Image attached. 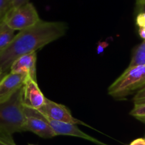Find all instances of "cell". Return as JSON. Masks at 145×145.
<instances>
[{
  "label": "cell",
  "mask_w": 145,
  "mask_h": 145,
  "mask_svg": "<svg viewBox=\"0 0 145 145\" xmlns=\"http://www.w3.org/2000/svg\"><path fill=\"white\" fill-rule=\"evenodd\" d=\"M46 98L38 86L37 80L27 75L23 86V103L25 108L38 110L44 104Z\"/></svg>",
  "instance_id": "cell-7"
},
{
  "label": "cell",
  "mask_w": 145,
  "mask_h": 145,
  "mask_svg": "<svg viewBox=\"0 0 145 145\" xmlns=\"http://www.w3.org/2000/svg\"><path fill=\"white\" fill-rule=\"evenodd\" d=\"M144 139H145V136H144Z\"/></svg>",
  "instance_id": "cell-24"
},
{
  "label": "cell",
  "mask_w": 145,
  "mask_h": 145,
  "mask_svg": "<svg viewBox=\"0 0 145 145\" xmlns=\"http://www.w3.org/2000/svg\"><path fill=\"white\" fill-rule=\"evenodd\" d=\"M135 105H141L145 103V86L137 91L133 98Z\"/></svg>",
  "instance_id": "cell-16"
},
{
  "label": "cell",
  "mask_w": 145,
  "mask_h": 145,
  "mask_svg": "<svg viewBox=\"0 0 145 145\" xmlns=\"http://www.w3.org/2000/svg\"><path fill=\"white\" fill-rule=\"evenodd\" d=\"M130 145H145V139L144 138H139L137 140H135L132 142Z\"/></svg>",
  "instance_id": "cell-20"
},
{
  "label": "cell",
  "mask_w": 145,
  "mask_h": 145,
  "mask_svg": "<svg viewBox=\"0 0 145 145\" xmlns=\"http://www.w3.org/2000/svg\"><path fill=\"white\" fill-rule=\"evenodd\" d=\"M29 2V0H11V9L21 7Z\"/></svg>",
  "instance_id": "cell-18"
},
{
  "label": "cell",
  "mask_w": 145,
  "mask_h": 145,
  "mask_svg": "<svg viewBox=\"0 0 145 145\" xmlns=\"http://www.w3.org/2000/svg\"><path fill=\"white\" fill-rule=\"evenodd\" d=\"M11 0H0V24L4 21L7 12L11 9Z\"/></svg>",
  "instance_id": "cell-15"
},
{
  "label": "cell",
  "mask_w": 145,
  "mask_h": 145,
  "mask_svg": "<svg viewBox=\"0 0 145 145\" xmlns=\"http://www.w3.org/2000/svg\"><path fill=\"white\" fill-rule=\"evenodd\" d=\"M28 74L10 72L0 81V103L7 101L24 84Z\"/></svg>",
  "instance_id": "cell-8"
},
{
  "label": "cell",
  "mask_w": 145,
  "mask_h": 145,
  "mask_svg": "<svg viewBox=\"0 0 145 145\" xmlns=\"http://www.w3.org/2000/svg\"><path fill=\"white\" fill-rule=\"evenodd\" d=\"M24 131H30L39 137L45 139L52 138L56 136L51 126L38 110L25 108Z\"/></svg>",
  "instance_id": "cell-5"
},
{
  "label": "cell",
  "mask_w": 145,
  "mask_h": 145,
  "mask_svg": "<svg viewBox=\"0 0 145 145\" xmlns=\"http://www.w3.org/2000/svg\"><path fill=\"white\" fill-rule=\"evenodd\" d=\"M130 114L145 124V103L141 105H135V107L130 111Z\"/></svg>",
  "instance_id": "cell-13"
},
{
  "label": "cell",
  "mask_w": 145,
  "mask_h": 145,
  "mask_svg": "<svg viewBox=\"0 0 145 145\" xmlns=\"http://www.w3.org/2000/svg\"><path fill=\"white\" fill-rule=\"evenodd\" d=\"M137 10L138 13H145V0H137Z\"/></svg>",
  "instance_id": "cell-19"
},
{
  "label": "cell",
  "mask_w": 145,
  "mask_h": 145,
  "mask_svg": "<svg viewBox=\"0 0 145 145\" xmlns=\"http://www.w3.org/2000/svg\"><path fill=\"white\" fill-rule=\"evenodd\" d=\"M6 74H7V73H4V72H3V71L1 70V69L0 68V81L1 80V79L4 77V75H5Z\"/></svg>",
  "instance_id": "cell-22"
},
{
  "label": "cell",
  "mask_w": 145,
  "mask_h": 145,
  "mask_svg": "<svg viewBox=\"0 0 145 145\" xmlns=\"http://www.w3.org/2000/svg\"><path fill=\"white\" fill-rule=\"evenodd\" d=\"M38 111L48 120L72 124L85 125L80 120L74 118L71 112L65 106L55 103L46 98L44 104L40 108Z\"/></svg>",
  "instance_id": "cell-6"
},
{
  "label": "cell",
  "mask_w": 145,
  "mask_h": 145,
  "mask_svg": "<svg viewBox=\"0 0 145 145\" xmlns=\"http://www.w3.org/2000/svg\"><path fill=\"white\" fill-rule=\"evenodd\" d=\"M40 20L34 5L28 2L21 7L11 8L7 12L4 21L14 31H23L35 25Z\"/></svg>",
  "instance_id": "cell-4"
},
{
  "label": "cell",
  "mask_w": 145,
  "mask_h": 145,
  "mask_svg": "<svg viewBox=\"0 0 145 145\" xmlns=\"http://www.w3.org/2000/svg\"><path fill=\"white\" fill-rule=\"evenodd\" d=\"M139 34L143 40H145V28H140L139 29Z\"/></svg>",
  "instance_id": "cell-21"
},
{
  "label": "cell",
  "mask_w": 145,
  "mask_h": 145,
  "mask_svg": "<svg viewBox=\"0 0 145 145\" xmlns=\"http://www.w3.org/2000/svg\"><path fill=\"white\" fill-rule=\"evenodd\" d=\"M15 31L10 28L4 21L0 24V52L11 42L14 37Z\"/></svg>",
  "instance_id": "cell-11"
},
{
  "label": "cell",
  "mask_w": 145,
  "mask_h": 145,
  "mask_svg": "<svg viewBox=\"0 0 145 145\" xmlns=\"http://www.w3.org/2000/svg\"><path fill=\"white\" fill-rule=\"evenodd\" d=\"M29 145H34V144H29Z\"/></svg>",
  "instance_id": "cell-23"
},
{
  "label": "cell",
  "mask_w": 145,
  "mask_h": 145,
  "mask_svg": "<svg viewBox=\"0 0 145 145\" xmlns=\"http://www.w3.org/2000/svg\"><path fill=\"white\" fill-rule=\"evenodd\" d=\"M36 52L22 55L14 61L10 67V72L13 73H27L31 77L36 79Z\"/></svg>",
  "instance_id": "cell-10"
},
{
  "label": "cell",
  "mask_w": 145,
  "mask_h": 145,
  "mask_svg": "<svg viewBox=\"0 0 145 145\" xmlns=\"http://www.w3.org/2000/svg\"><path fill=\"white\" fill-rule=\"evenodd\" d=\"M23 86L7 101L0 103V130L10 134L24 131L25 113Z\"/></svg>",
  "instance_id": "cell-2"
},
{
  "label": "cell",
  "mask_w": 145,
  "mask_h": 145,
  "mask_svg": "<svg viewBox=\"0 0 145 145\" xmlns=\"http://www.w3.org/2000/svg\"><path fill=\"white\" fill-rule=\"evenodd\" d=\"M48 120V119H47ZM48 123L53 131L55 132L56 136L57 135H67L72 136V137H79V138L84 139L88 141L92 142L96 144L99 145H108L104 143L101 142L99 140H96L94 137L89 135L86 133H84L80 130L76 125L72 124V123H62V122L53 121V120H48Z\"/></svg>",
  "instance_id": "cell-9"
},
{
  "label": "cell",
  "mask_w": 145,
  "mask_h": 145,
  "mask_svg": "<svg viewBox=\"0 0 145 145\" xmlns=\"http://www.w3.org/2000/svg\"><path fill=\"white\" fill-rule=\"evenodd\" d=\"M138 65H145V40L134 50L128 67Z\"/></svg>",
  "instance_id": "cell-12"
},
{
  "label": "cell",
  "mask_w": 145,
  "mask_h": 145,
  "mask_svg": "<svg viewBox=\"0 0 145 145\" xmlns=\"http://www.w3.org/2000/svg\"><path fill=\"white\" fill-rule=\"evenodd\" d=\"M136 24L140 28H145V13H138L136 18Z\"/></svg>",
  "instance_id": "cell-17"
},
{
  "label": "cell",
  "mask_w": 145,
  "mask_h": 145,
  "mask_svg": "<svg viewBox=\"0 0 145 145\" xmlns=\"http://www.w3.org/2000/svg\"><path fill=\"white\" fill-rule=\"evenodd\" d=\"M67 25L61 21L40 20L35 25L20 31L0 52V68L7 73L14 61L22 55L36 52L66 33Z\"/></svg>",
  "instance_id": "cell-1"
},
{
  "label": "cell",
  "mask_w": 145,
  "mask_h": 145,
  "mask_svg": "<svg viewBox=\"0 0 145 145\" xmlns=\"http://www.w3.org/2000/svg\"><path fill=\"white\" fill-rule=\"evenodd\" d=\"M145 86V65L127 67L108 89L110 96L122 100Z\"/></svg>",
  "instance_id": "cell-3"
},
{
  "label": "cell",
  "mask_w": 145,
  "mask_h": 145,
  "mask_svg": "<svg viewBox=\"0 0 145 145\" xmlns=\"http://www.w3.org/2000/svg\"><path fill=\"white\" fill-rule=\"evenodd\" d=\"M0 145H17L12 137V135L4 130H0Z\"/></svg>",
  "instance_id": "cell-14"
}]
</instances>
